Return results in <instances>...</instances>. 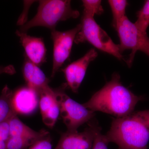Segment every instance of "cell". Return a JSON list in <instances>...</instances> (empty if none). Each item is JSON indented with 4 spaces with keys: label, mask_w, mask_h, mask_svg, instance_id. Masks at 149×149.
I'll list each match as a JSON object with an SVG mask.
<instances>
[{
    "label": "cell",
    "mask_w": 149,
    "mask_h": 149,
    "mask_svg": "<svg viewBox=\"0 0 149 149\" xmlns=\"http://www.w3.org/2000/svg\"><path fill=\"white\" fill-rule=\"evenodd\" d=\"M10 118L0 123V141L6 142L10 136Z\"/></svg>",
    "instance_id": "22"
},
{
    "label": "cell",
    "mask_w": 149,
    "mask_h": 149,
    "mask_svg": "<svg viewBox=\"0 0 149 149\" xmlns=\"http://www.w3.org/2000/svg\"><path fill=\"white\" fill-rule=\"evenodd\" d=\"M108 144L104 135L102 134L100 127L96 132L92 149H108Z\"/></svg>",
    "instance_id": "20"
},
{
    "label": "cell",
    "mask_w": 149,
    "mask_h": 149,
    "mask_svg": "<svg viewBox=\"0 0 149 149\" xmlns=\"http://www.w3.org/2000/svg\"><path fill=\"white\" fill-rule=\"evenodd\" d=\"M0 149H6V142L0 141Z\"/></svg>",
    "instance_id": "24"
},
{
    "label": "cell",
    "mask_w": 149,
    "mask_h": 149,
    "mask_svg": "<svg viewBox=\"0 0 149 149\" xmlns=\"http://www.w3.org/2000/svg\"><path fill=\"white\" fill-rule=\"evenodd\" d=\"M13 91L6 85L0 95V123L17 114L14 109L12 100Z\"/></svg>",
    "instance_id": "15"
},
{
    "label": "cell",
    "mask_w": 149,
    "mask_h": 149,
    "mask_svg": "<svg viewBox=\"0 0 149 149\" xmlns=\"http://www.w3.org/2000/svg\"><path fill=\"white\" fill-rule=\"evenodd\" d=\"M120 40L119 45L120 52L130 49L131 53L125 62L129 67L133 64L134 57L138 51H141L149 57V38L137 28L125 16L120 21L116 30Z\"/></svg>",
    "instance_id": "6"
},
{
    "label": "cell",
    "mask_w": 149,
    "mask_h": 149,
    "mask_svg": "<svg viewBox=\"0 0 149 149\" xmlns=\"http://www.w3.org/2000/svg\"><path fill=\"white\" fill-rule=\"evenodd\" d=\"M104 136L109 143L117 145L118 149H148L149 109L113 118L109 131Z\"/></svg>",
    "instance_id": "2"
},
{
    "label": "cell",
    "mask_w": 149,
    "mask_h": 149,
    "mask_svg": "<svg viewBox=\"0 0 149 149\" xmlns=\"http://www.w3.org/2000/svg\"><path fill=\"white\" fill-rule=\"evenodd\" d=\"M39 3L36 15L22 25L19 31L26 32L32 27L39 26L52 31L59 22L77 18L80 15L78 11L72 8L69 0H42Z\"/></svg>",
    "instance_id": "3"
},
{
    "label": "cell",
    "mask_w": 149,
    "mask_h": 149,
    "mask_svg": "<svg viewBox=\"0 0 149 149\" xmlns=\"http://www.w3.org/2000/svg\"><path fill=\"white\" fill-rule=\"evenodd\" d=\"M38 95L28 86L20 88L13 93V106L17 114L28 115L35 111L38 105Z\"/></svg>",
    "instance_id": "12"
},
{
    "label": "cell",
    "mask_w": 149,
    "mask_h": 149,
    "mask_svg": "<svg viewBox=\"0 0 149 149\" xmlns=\"http://www.w3.org/2000/svg\"><path fill=\"white\" fill-rule=\"evenodd\" d=\"M94 49L90 50L85 55L68 65L61 70L64 73L67 85L72 92L77 93L85 77L88 65L97 56Z\"/></svg>",
    "instance_id": "9"
},
{
    "label": "cell",
    "mask_w": 149,
    "mask_h": 149,
    "mask_svg": "<svg viewBox=\"0 0 149 149\" xmlns=\"http://www.w3.org/2000/svg\"><path fill=\"white\" fill-rule=\"evenodd\" d=\"M81 24L67 31H51V38L53 42V65L51 77H54L63 65L69 58L73 42L81 29Z\"/></svg>",
    "instance_id": "7"
},
{
    "label": "cell",
    "mask_w": 149,
    "mask_h": 149,
    "mask_svg": "<svg viewBox=\"0 0 149 149\" xmlns=\"http://www.w3.org/2000/svg\"><path fill=\"white\" fill-rule=\"evenodd\" d=\"M88 125L83 132L67 131L63 133L54 149H92L96 132L100 127L94 119Z\"/></svg>",
    "instance_id": "8"
},
{
    "label": "cell",
    "mask_w": 149,
    "mask_h": 149,
    "mask_svg": "<svg viewBox=\"0 0 149 149\" xmlns=\"http://www.w3.org/2000/svg\"><path fill=\"white\" fill-rule=\"evenodd\" d=\"M22 73L27 86L35 90L38 94L49 87V80L39 66L25 57Z\"/></svg>",
    "instance_id": "13"
},
{
    "label": "cell",
    "mask_w": 149,
    "mask_h": 149,
    "mask_svg": "<svg viewBox=\"0 0 149 149\" xmlns=\"http://www.w3.org/2000/svg\"><path fill=\"white\" fill-rule=\"evenodd\" d=\"M15 73L16 70L12 65H9L7 66H0V75L2 74L13 75Z\"/></svg>",
    "instance_id": "23"
},
{
    "label": "cell",
    "mask_w": 149,
    "mask_h": 149,
    "mask_svg": "<svg viewBox=\"0 0 149 149\" xmlns=\"http://www.w3.org/2000/svg\"><path fill=\"white\" fill-rule=\"evenodd\" d=\"M82 3L84 8V15L94 17L95 15H100L103 13L101 1L83 0Z\"/></svg>",
    "instance_id": "18"
},
{
    "label": "cell",
    "mask_w": 149,
    "mask_h": 149,
    "mask_svg": "<svg viewBox=\"0 0 149 149\" xmlns=\"http://www.w3.org/2000/svg\"><path fill=\"white\" fill-rule=\"evenodd\" d=\"M113 15V25L116 29L120 22L125 15L126 9L128 5L125 0H109L108 1Z\"/></svg>",
    "instance_id": "16"
},
{
    "label": "cell",
    "mask_w": 149,
    "mask_h": 149,
    "mask_svg": "<svg viewBox=\"0 0 149 149\" xmlns=\"http://www.w3.org/2000/svg\"><path fill=\"white\" fill-rule=\"evenodd\" d=\"M10 136H17L38 141L49 135L47 130L35 131L21 121L17 114L13 116L9 119Z\"/></svg>",
    "instance_id": "14"
},
{
    "label": "cell",
    "mask_w": 149,
    "mask_h": 149,
    "mask_svg": "<svg viewBox=\"0 0 149 149\" xmlns=\"http://www.w3.org/2000/svg\"><path fill=\"white\" fill-rule=\"evenodd\" d=\"M81 29L74 42H88L99 50L113 56L118 59H123L119 45L113 42L110 37L94 19V17L83 15Z\"/></svg>",
    "instance_id": "4"
},
{
    "label": "cell",
    "mask_w": 149,
    "mask_h": 149,
    "mask_svg": "<svg viewBox=\"0 0 149 149\" xmlns=\"http://www.w3.org/2000/svg\"><path fill=\"white\" fill-rule=\"evenodd\" d=\"M66 84L54 90L56 99L60 108V114L67 131L76 132L81 125L90 122L95 116V112L85 108L71 99L65 93Z\"/></svg>",
    "instance_id": "5"
},
{
    "label": "cell",
    "mask_w": 149,
    "mask_h": 149,
    "mask_svg": "<svg viewBox=\"0 0 149 149\" xmlns=\"http://www.w3.org/2000/svg\"><path fill=\"white\" fill-rule=\"evenodd\" d=\"M144 99L143 96L136 95L124 87L120 75L114 73L110 81L83 105L92 111H101L120 118L132 113L137 103Z\"/></svg>",
    "instance_id": "1"
},
{
    "label": "cell",
    "mask_w": 149,
    "mask_h": 149,
    "mask_svg": "<svg viewBox=\"0 0 149 149\" xmlns=\"http://www.w3.org/2000/svg\"><path fill=\"white\" fill-rule=\"evenodd\" d=\"M29 149H52V139L49 135L34 143Z\"/></svg>",
    "instance_id": "21"
},
{
    "label": "cell",
    "mask_w": 149,
    "mask_h": 149,
    "mask_svg": "<svg viewBox=\"0 0 149 149\" xmlns=\"http://www.w3.org/2000/svg\"><path fill=\"white\" fill-rule=\"evenodd\" d=\"M37 141L23 137L10 136L6 142V149H26Z\"/></svg>",
    "instance_id": "19"
},
{
    "label": "cell",
    "mask_w": 149,
    "mask_h": 149,
    "mask_svg": "<svg viewBox=\"0 0 149 149\" xmlns=\"http://www.w3.org/2000/svg\"><path fill=\"white\" fill-rule=\"evenodd\" d=\"M39 95V104L43 122L48 127L52 128L60 114L59 107L54 90L49 86L41 91Z\"/></svg>",
    "instance_id": "11"
},
{
    "label": "cell",
    "mask_w": 149,
    "mask_h": 149,
    "mask_svg": "<svg viewBox=\"0 0 149 149\" xmlns=\"http://www.w3.org/2000/svg\"><path fill=\"white\" fill-rule=\"evenodd\" d=\"M134 24L141 32L147 34L149 26V0L145 2L143 8L137 13V19Z\"/></svg>",
    "instance_id": "17"
},
{
    "label": "cell",
    "mask_w": 149,
    "mask_h": 149,
    "mask_svg": "<svg viewBox=\"0 0 149 149\" xmlns=\"http://www.w3.org/2000/svg\"><path fill=\"white\" fill-rule=\"evenodd\" d=\"M16 34L29 60L39 67L46 62L47 50L43 39L30 36L19 30H17Z\"/></svg>",
    "instance_id": "10"
}]
</instances>
